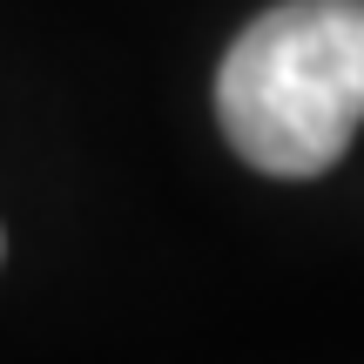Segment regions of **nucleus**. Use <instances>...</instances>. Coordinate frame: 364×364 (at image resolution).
<instances>
[{"label":"nucleus","mask_w":364,"mask_h":364,"mask_svg":"<svg viewBox=\"0 0 364 364\" xmlns=\"http://www.w3.org/2000/svg\"><path fill=\"white\" fill-rule=\"evenodd\" d=\"M230 149L263 176H324L364 122V0H284L216 75Z\"/></svg>","instance_id":"obj_1"}]
</instances>
